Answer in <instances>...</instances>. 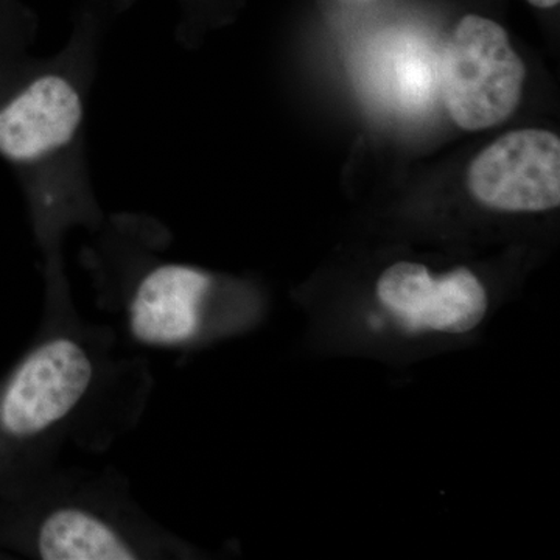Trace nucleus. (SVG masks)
<instances>
[{
    "mask_svg": "<svg viewBox=\"0 0 560 560\" xmlns=\"http://www.w3.org/2000/svg\"><path fill=\"white\" fill-rule=\"evenodd\" d=\"M44 560H131L136 552L108 523L90 512L60 510L47 515L36 533Z\"/></svg>",
    "mask_w": 560,
    "mask_h": 560,
    "instance_id": "7",
    "label": "nucleus"
},
{
    "mask_svg": "<svg viewBox=\"0 0 560 560\" xmlns=\"http://www.w3.org/2000/svg\"><path fill=\"white\" fill-rule=\"evenodd\" d=\"M382 304L410 330L467 334L488 312V294L469 268L433 276L412 261L390 265L377 282Z\"/></svg>",
    "mask_w": 560,
    "mask_h": 560,
    "instance_id": "4",
    "label": "nucleus"
},
{
    "mask_svg": "<svg viewBox=\"0 0 560 560\" xmlns=\"http://www.w3.org/2000/svg\"><path fill=\"white\" fill-rule=\"evenodd\" d=\"M81 120V103L69 81L36 80L0 110V153L13 161H33L66 145Z\"/></svg>",
    "mask_w": 560,
    "mask_h": 560,
    "instance_id": "5",
    "label": "nucleus"
},
{
    "mask_svg": "<svg viewBox=\"0 0 560 560\" xmlns=\"http://www.w3.org/2000/svg\"><path fill=\"white\" fill-rule=\"evenodd\" d=\"M208 275L183 265H165L140 282L131 301V330L147 345H178L198 329Z\"/></svg>",
    "mask_w": 560,
    "mask_h": 560,
    "instance_id": "6",
    "label": "nucleus"
},
{
    "mask_svg": "<svg viewBox=\"0 0 560 560\" xmlns=\"http://www.w3.org/2000/svg\"><path fill=\"white\" fill-rule=\"evenodd\" d=\"M525 79V62L500 24L478 14L459 21L440 66L442 101L459 128L480 131L510 119Z\"/></svg>",
    "mask_w": 560,
    "mask_h": 560,
    "instance_id": "1",
    "label": "nucleus"
},
{
    "mask_svg": "<svg viewBox=\"0 0 560 560\" xmlns=\"http://www.w3.org/2000/svg\"><path fill=\"white\" fill-rule=\"evenodd\" d=\"M91 382L90 357L75 341L58 338L33 350L0 386V448L60 422Z\"/></svg>",
    "mask_w": 560,
    "mask_h": 560,
    "instance_id": "2",
    "label": "nucleus"
},
{
    "mask_svg": "<svg viewBox=\"0 0 560 560\" xmlns=\"http://www.w3.org/2000/svg\"><path fill=\"white\" fill-rule=\"evenodd\" d=\"M528 2L537 9H552L558 5L559 0H528Z\"/></svg>",
    "mask_w": 560,
    "mask_h": 560,
    "instance_id": "8",
    "label": "nucleus"
},
{
    "mask_svg": "<svg viewBox=\"0 0 560 560\" xmlns=\"http://www.w3.org/2000/svg\"><path fill=\"white\" fill-rule=\"evenodd\" d=\"M475 200L504 212H544L560 205V139L525 128L501 136L467 171Z\"/></svg>",
    "mask_w": 560,
    "mask_h": 560,
    "instance_id": "3",
    "label": "nucleus"
}]
</instances>
